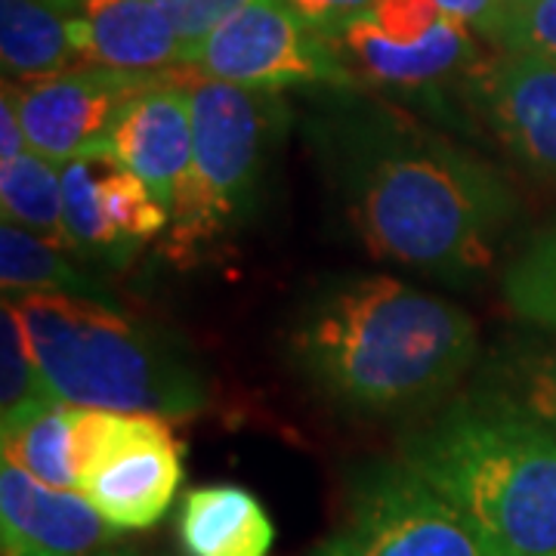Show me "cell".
Returning <instances> with one entry per match:
<instances>
[{"label": "cell", "mask_w": 556, "mask_h": 556, "mask_svg": "<svg viewBox=\"0 0 556 556\" xmlns=\"http://www.w3.org/2000/svg\"><path fill=\"white\" fill-rule=\"evenodd\" d=\"M316 137L346 219L375 257L439 278L492 263L517 207L497 167L380 112H350Z\"/></svg>", "instance_id": "obj_1"}, {"label": "cell", "mask_w": 556, "mask_h": 556, "mask_svg": "<svg viewBox=\"0 0 556 556\" xmlns=\"http://www.w3.org/2000/svg\"><path fill=\"white\" fill-rule=\"evenodd\" d=\"M288 346L328 402L387 415L452 390L477 358L479 334L455 303L402 278L340 276L306 300Z\"/></svg>", "instance_id": "obj_2"}, {"label": "cell", "mask_w": 556, "mask_h": 556, "mask_svg": "<svg viewBox=\"0 0 556 556\" xmlns=\"http://www.w3.org/2000/svg\"><path fill=\"white\" fill-rule=\"evenodd\" d=\"M408 464L485 556H556V437L510 402L464 399L402 439Z\"/></svg>", "instance_id": "obj_3"}, {"label": "cell", "mask_w": 556, "mask_h": 556, "mask_svg": "<svg viewBox=\"0 0 556 556\" xmlns=\"http://www.w3.org/2000/svg\"><path fill=\"white\" fill-rule=\"evenodd\" d=\"M28 346L56 399L80 408L189 420L207 408V383L177 340L68 294L13 300Z\"/></svg>", "instance_id": "obj_4"}, {"label": "cell", "mask_w": 556, "mask_h": 556, "mask_svg": "<svg viewBox=\"0 0 556 556\" xmlns=\"http://www.w3.org/2000/svg\"><path fill=\"white\" fill-rule=\"evenodd\" d=\"M186 84L192 93L195 152L164 244L179 266L201 257L254 211L260 179L288 112L273 90L204 78L189 65Z\"/></svg>", "instance_id": "obj_5"}, {"label": "cell", "mask_w": 556, "mask_h": 556, "mask_svg": "<svg viewBox=\"0 0 556 556\" xmlns=\"http://www.w3.org/2000/svg\"><path fill=\"white\" fill-rule=\"evenodd\" d=\"M72 467L80 495L115 529L137 532L152 529L174 504L182 448L164 417L78 405Z\"/></svg>", "instance_id": "obj_6"}, {"label": "cell", "mask_w": 556, "mask_h": 556, "mask_svg": "<svg viewBox=\"0 0 556 556\" xmlns=\"http://www.w3.org/2000/svg\"><path fill=\"white\" fill-rule=\"evenodd\" d=\"M309 556H485L457 510L402 460L358 470L340 522Z\"/></svg>", "instance_id": "obj_7"}, {"label": "cell", "mask_w": 556, "mask_h": 556, "mask_svg": "<svg viewBox=\"0 0 556 556\" xmlns=\"http://www.w3.org/2000/svg\"><path fill=\"white\" fill-rule=\"evenodd\" d=\"M189 68L204 78L273 93L291 87H356V75L340 60L338 47L306 28L278 0L244 7L201 43Z\"/></svg>", "instance_id": "obj_8"}, {"label": "cell", "mask_w": 556, "mask_h": 556, "mask_svg": "<svg viewBox=\"0 0 556 556\" xmlns=\"http://www.w3.org/2000/svg\"><path fill=\"white\" fill-rule=\"evenodd\" d=\"M164 78V72H121L84 65L53 78L7 84L20 109L28 146L62 164L84 155L109 159V137L124 105Z\"/></svg>", "instance_id": "obj_9"}, {"label": "cell", "mask_w": 556, "mask_h": 556, "mask_svg": "<svg viewBox=\"0 0 556 556\" xmlns=\"http://www.w3.org/2000/svg\"><path fill=\"white\" fill-rule=\"evenodd\" d=\"M60 174L68 248L80 257L121 269L170 226L149 186L115 159L62 161Z\"/></svg>", "instance_id": "obj_10"}, {"label": "cell", "mask_w": 556, "mask_h": 556, "mask_svg": "<svg viewBox=\"0 0 556 556\" xmlns=\"http://www.w3.org/2000/svg\"><path fill=\"white\" fill-rule=\"evenodd\" d=\"M121 535L75 489H53L13 460L0 464L3 556H93Z\"/></svg>", "instance_id": "obj_11"}, {"label": "cell", "mask_w": 556, "mask_h": 556, "mask_svg": "<svg viewBox=\"0 0 556 556\" xmlns=\"http://www.w3.org/2000/svg\"><path fill=\"white\" fill-rule=\"evenodd\" d=\"M195 152L192 93L186 72L167 75L124 105L109 137V159L137 174L159 204L174 214Z\"/></svg>", "instance_id": "obj_12"}, {"label": "cell", "mask_w": 556, "mask_h": 556, "mask_svg": "<svg viewBox=\"0 0 556 556\" xmlns=\"http://www.w3.org/2000/svg\"><path fill=\"white\" fill-rule=\"evenodd\" d=\"M482 121L526 167L556 179V65L526 53H497L473 68Z\"/></svg>", "instance_id": "obj_13"}, {"label": "cell", "mask_w": 556, "mask_h": 556, "mask_svg": "<svg viewBox=\"0 0 556 556\" xmlns=\"http://www.w3.org/2000/svg\"><path fill=\"white\" fill-rule=\"evenodd\" d=\"M331 43L356 80L402 93L433 90L479 65L473 28L452 16H445L427 38L415 43L390 40L368 16H358Z\"/></svg>", "instance_id": "obj_14"}, {"label": "cell", "mask_w": 556, "mask_h": 556, "mask_svg": "<svg viewBox=\"0 0 556 556\" xmlns=\"http://www.w3.org/2000/svg\"><path fill=\"white\" fill-rule=\"evenodd\" d=\"M80 62L121 72L186 65V47L159 0H65Z\"/></svg>", "instance_id": "obj_15"}, {"label": "cell", "mask_w": 556, "mask_h": 556, "mask_svg": "<svg viewBox=\"0 0 556 556\" xmlns=\"http://www.w3.org/2000/svg\"><path fill=\"white\" fill-rule=\"evenodd\" d=\"M186 556H269L276 526L241 485H201L186 492L177 519Z\"/></svg>", "instance_id": "obj_16"}, {"label": "cell", "mask_w": 556, "mask_h": 556, "mask_svg": "<svg viewBox=\"0 0 556 556\" xmlns=\"http://www.w3.org/2000/svg\"><path fill=\"white\" fill-rule=\"evenodd\" d=\"M0 60L7 80H40L80 68L65 0H0Z\"/></svg>", "instance_id": "obj_17"}, {"label": "cell", "mask_w": 556, "mask_h": 556, "mask_svg": "<svg viewBox=\"0 0 556 556\" xmlns=\"http://www.w3.org/2000/svg\"><path fill=\"white\" fill-rule=\"evenodd\" d=\"M56 241L35 236L16 223L0 226V285L7 294H68L112 303V291L75 266Z\"/></svg>", "instance_id": "obj_18"}, {"label": "cell", "mask_w": 556, "mask_h": 556, "mask_svg": "<svg viewBox=\"0 0 556 556\" xmlns=\"http://www.w3.org/2000/svg\"><path fill=\"white\" fill-rule=\"evenodd\" d=\"M0 207H3V223H16L35 236L68 248L62 174L56 161H50L35 149L22 152L16 159L0 161Z\"/></svg>", "instance_id": "obj_19"}, {"label": "cell", "mask_w": 556, "mask_h": 556, "mask_svg": "<svg viewBox=\"0 0 556 556\" xmlns=\"http://www.w3.org/2000/svg\"><path fill=\"white\" fill-rule=\"evenodd\" d=\"M78 405L53 402L25 424L3 430V460L20 464L40 482L53 489H75V467H72V424Z\"/></svg>", "instance_id": "obj_20"}, {"label": "cell", "mask_w": 556, "mask_h": 556, "mask_svg": "<svg viewBox=\"0 0 556 556\" xmlns=\"http://www.w3.org/2000/svg\"><path fill=\"white\" fill-rule=\"evenodd\" d=\"M60 402L40 371L38 358L28 346L22 318L13 300H3L0 313V430H13L28 417Z\"/></svg>", "instance_id": "obj_21"}, {"label": "cell", "mask_w": 556, "mask_h": 556, "mask_svg": "<svg viewBox=\"0 0 556 556\" xmlns=\"http://www.w3.org/2000/svg\"><path fill=\"white\" fill-rule=\"evenodd\" d=\"M504 303L514 316L556 331V226L519 248L501 276Z\"/></svg>", "instance_id": "obj_22"}, {"label": "cell", "mask_w": 556, "mask_h": 556, "mask_svg": "<svg viewBox=\"0 0 556 556\" xmlns=\"http://www.w3.org/2000/svg\"><path fill=\"white\" fill-rule=\"evenodd\" d=\"M479 35L501 53H526L556 65V0H504Z\"/></svg>", "instance_id": "obj_23"}, {"label": "cell", "mask_w": 556, "mask_h": 556, "mask_svg": "<svg viewBox=\"0 0 556 556\" xmlns=\"http://www.w3.org/2000/svg\"><path fill=\"white\" fill-rule=\"evenodd\" d=\"M492 396L510 402L556 437V350L522 358L510 375V383L495 387Z\"/></svg>", "instance_id": "obj_24"}, {"label": "cell", "mask_w": 556, "mask_h": 556, "mask_svg": "<svg viewBox=\"0 0 556 556\" xmlns=\"http://www.w3.org/2000/svg\"><path fill=\"white\" fill-rule=\"evenodd\" d=\"M159 3L186 47V65H189L201 43L226 22L236 20L254 0H159Z\"/></svg>", "instance_id": "obj_25"}, {"label": "cell", "mask_w": 556, "mask_h": 556, "mask_svg": "<svg viewBox=\"0 0 556 556\" xmlns=\"http://www.w3.org/2000/svg\"><path fill=\"white\" fill-rule=\"evenodd\" d=\"M380 31L399 43H415L427 38L439 22L445 20L437 0H375V7L365 13Z\"/></svg>", "instance_id": "obj_26"}, {"label": "cell", "mask_w": 556, "mask_h": 556, "mask_svg": "<svg viewBox=\"0 0 556 556\" xmlns=\"http://www.w3.org/2000/svg\"><path fill=\"white\" fill-rule=\"evenodd\" d=\"M291 16H298L306 28L318 31L321 38L334 40L358 16H365L375 0H278Z\"/></svg>", "instance_id": "obj_27"}, {"label": "cell", "mask_w": 556, "mask_h": 556, "mask_svg": "<svg viewBox=\"0 0 556 556\" xmlns=\"http://www.w3.org/2000/svg\"><path fill=\"white\" fill-rule=\"evenodd\" d=\"M28 137H25V127H22L20 109L13 100V90L10 84L3 80V97H0V161H10L28 152Z\"/></svg>", "instance_id": "obj_28"}, {"label": "cell", "mask_w": 556, "mask_h": 556, "mask_svg": "<svg viewBox=\"0 0 556 556\" xmlns=\"http://www.w3.org/2000/svg\"><path fill=\"white\" fill-rule=\"evenodd\" d=\"M437 3L442 7L445 16L470 25L479 35V31L492 22V16H495L497 7H501L504 0H437Z\"/></svg>", "instance_id": "obj_29"}, {"label": "cell", "mask_w": 556, "mask_h": 556, "mask_svg": "<svg viewBox=\"0 0 556 556\" xmlns=\"http://www.w3.org/2000/svg\"><path fill=\"white\" fill-rule=\"evenodd\" d=\"M93 556H142L137 551V547H121V544H112V547H105V551H100V554Z\"/></svg>", "instance_id": "obj_30"}]
</instances>
